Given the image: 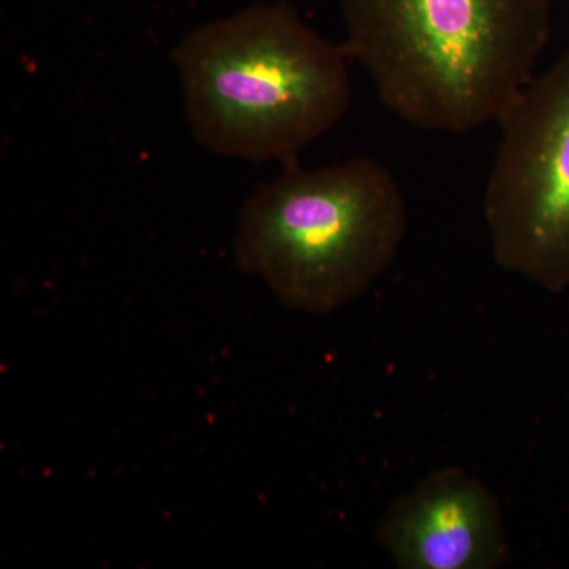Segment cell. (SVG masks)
Masks as SVG:
<instances>
[{"instance_id": "obj_1", "label": "cell", "mask_w": 569, "mask_h": 569, "mask_svg": "<svg viewBox=\"0 0 569 569\" xmlns=\"http://www.w3.org/2000/svg\"><path fill=\"white\" fill-rule=\"evenodd\" d=\"M350 58L411 126L467 133L497 122L535 77L552 0H342Z\"/></svg>"}, {"instance_id": "obj_2", "label": "cell", "mask_w": 569, "mask_h": 569, "mask_svg": "<svg viewBox=\"0 0 569 569\" xmlns=\"http://www.w3.org/2000/svg\"><path fill=\"white\" fill-rule=\"evenodd\" d=\"M348 58L287 2L206 22L173 51L190 133L216 156L290 167L347 114Z\"/></svg>"}, {"instance_id": "obj_3", "label": "cell", "mask_w": 569, "mask_h": 569, "mask_svg": "<svg viewBox=\"0 0 569 569\" xmlns=\"http://www.w3.org/2000/svg\"><path fill=\"white\" fill-rule=\"evenodd\" d=\"M406 233L402 190L377 160L316 170L295 163L247 198L233 257L288 309L329 313L388 271Z\"/></svg>"}, {"instance_id": "obj_4", "label": "cell", "mask_w": 569, "mask_h": 569, "mask_svg": "<svg viewBox=\"0 0 569 569\" xmlns=\"http://www.w3.org/2000/svg\"><path fill=\"white\" fill-rule=\"evenodd\" d=\"M485 193L493 258L545 290L569 288V48L508 104Z\"/></svg>"}, {"instance_id": "obj_5", "label": "cell", "mask_w": 569, "mask_h": 569, "mask_svg": "<svg viewBox=\"0 0 569 569\" xmlns=\"http://www.w3.org/2000/svg\"><path fill=\"white\" fill-rule=\"evenodd\" d=\"M377 541L400 569H496L511 559L500 500L460 467L433 471L396 498Z\"/></svg>"}]
</instances>
